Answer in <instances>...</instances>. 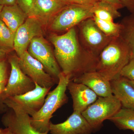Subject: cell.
I'll list each match as a JSON object with an SVG mask.
<instances>
[{"label": "cell", "mask_w": 134, "mask_h": 134, "mask_svg": "<svg viewBox=\"0 0 134 134\" xmlns=\"http://www.w3.org/2000/svg\"><path fill=\"white\" fill-rule=\"evenodd\" d=\"M18 59L22 71L35 83L41 87L51 88L57 84L55 79L46 72L41 63L30 55L28 51L18 57Z\"/></svg>", "instance_id": "cell-10"}, {"label": "cell", "mask_w": 134, "mask_h": 134, "mask_svg": "<svg viewBox=\"0 0 134 134\" xmlns=\"http://www.w3.org/2000/svg\"><path fill=\"white\" fill-rule=\"evenodd\" d=\"M34 0H17L18 4L29 17L32 16Z\"/></svg>", "instance_id": "cell-25"}, {"label": "cell", "mask_w": 134, "mask_h": 134, "mask_svg": "<svg viewBox=\"0 0 134 134\" xmlns=\"http://www.w3.org/2000/svg\"><path fill=\"white\" fill-rule=\"evenodd\" d=\"M7 83L0 82V96L4 91Z\"/></svg>", "instance_id": "cell-33"}, {"label": "cell", "mask_w": 134, "mask_h": 134, "mask_svg": "<svg viewBox=\"0 0 134 134\" xmlns=\"http://www.w3.org/2000/svg\"><path fill=\"white\" fill-rule=\"evenodd\" d=\"M28 52L33 58L41 63L46 72L56 81L58 84L61 70L50 45L43 36L34 38L28 48Z\"/></svg>", "instance_id": "cell-9"}, {"label": "cell", "mask_w": 134, "mask_h": 134, "mask_svg": "<svg viewBox=\"0 0 134 134\" xmlns=\"http://www.w3.org/2000/svg\"><path fill=\"white\" fill-rule=\"evenodd\" d=\"M43 32L41 22L36 18L28 17L15 33L14 50L17 56L23 55L27 51L32 40L36 37L43 36Z\"/></svg>", "instance_id": "cell-11"}, {"label": "cell", "mask_w": 134, "mask_h": 134, "mask_svg": "<svg viewBox=\"0 0 134 134\" xmlns=\"http://www.w3.org/2000/svg\"><path fill=\"white\" fill-rule=\"evenodd\" d=\"M28 17L17 3L3 6L0 14V19L14 33Z\"/></svg>", "instance_id": "cell-18"}, {"label": "cell", "mask_w": 134, "mask_h": 134, "mask_svg": "<svg viewBox=\"0 0 134 134\" xmlns=\"http://www.w3.org/2000/svg\"><path fill=\"white\" fill-rule=\"evenodd\" d=\"M124 7L131 13H134V0H120Z\"/></svg>", "instance_id": "cell-28"}, {"label": "cell", "mask_w": 134, "mask_h": 134, "mask_svg": "<svg viewBox=\"0 0 134 134\" xmlns=\"http://www.w3.org/2000/svg\"><path fill=\"white\" fill-rule=\"evenodd\" d=\"M17 3V0H0V4L3 6H9Z\"/></svg>", "instance_id": "cell-30"}, {"label": "cell", "mask_w": 134, "mask_h": 134, "mask_svg": "<svg viewBox=\"0 0 134 134\" xmlns=\"http://www.w3.org/2000/svg\"><path fill=\"white\" fill-rule=\"evenodd\" d=\"M122 107L121 103L113 95L107 97H98L82 114L93 132H96L103 126L104 121L114 116Z\"/></svg>", "instance_id": "cell-4"}, {"label": "cell", "mask_w": 134, "mask_h": 134, "mask_svg": "<svg viewBox=\"0 0 134 134\" xmlns=\"http://www.w3.org/2000/svg\"><path fill=\"white\" fill-rule=\"evenodd\" d=\"M67 89L73 100L74 111L82 113L97 99L98 96L85 85L70 81Z\"/></svg>", "instance_id": "cell-14"}, {"label": "cell", "mask_w": 134, "mask_h": 134, "mask_svg": "<svg viewBox=\"0 0 134 134\" xmlns=\"http://www.w3.org/2000/svg\"><path fill=\"white\" fill-rule=\"evenodd\" d=\"M99 0H68L70 3L78 4V5H85V6L93 7Z\"/></svg>", "instance_id": "cell-27"}, {"label": "cell", "mask_w": 134, "mask_h": 134, "mask_svg": "<svg viewBox=\"0 0 134 134\" xmlns=\"http://www.w3.org/2000/svg\"><path fill=\"white\" fill-rule=\"evenodd\" d=\"M107 3L115 7L118 10L124 8L120 0H99Z\"/></svg>", "instance_id": "cell-29"}, {"label": "cell", "mask_w": 134, "mask_h": 134, "mask_svg": "<svg viewBox=\"0 0 134 134\" xmlns=\"http://www.w3.org/2000/svg\"><path fill=\"white\" fill-rule=\"evenodd\" d=\"M109 120L114 123L119 129L130 130L134 132V110L122 107Z\"/></svg>", "instance_id": "cell-20"}, {"label": "cell", "mask_w": 134, "mask_h": 134, "mask_svg": "<svg viewBox=\"0 0 134 134\" xmlns=\"http://www.w3.org/2000/svg\"><path fill=\"white\" fill-rule=\"evenodd\" d=\"M51 89L36 84V87L32 90L23 95L8 97L2 103L10 109L22 111L31 117L42 107Z\"/></svg>", "instance_id": "cell-6"}, {"label": "cell", "mask_w": 134, "mask_h": 134, "mask_svg": "<svg viewBox=\"0 0 134 134\" xmlns=\"http://www.w3.org/2000/svg\"><path fill=\"white\" fill-rule=\"evenodd\" d=\"M60 1H62L65 2L69 3L68 2V0H60Z\"/></svg>", "instance_id": "cell-36"}, {"label": "cell", "mask_w": 134, "mask_h": 134, "mask_svg": "<svg viewBox=\"0 0 134 134\" xmlns=\"http://www.w3.org/2000/svg\"><path fill=\"white\" fill-rule=\"evenodd\" d=\"M110 83L113 95L119 100L122 108L134 110V88L128 79L120 75Z\"/></svg>", "instance_id": "cell-17"}, {"label": "cell", "mask_w": 134, "mask_h": 134, "mask_svg": "<svg viewBox=\"0 0 134 134\" xmlns=\"http://www.w3.org/2000/svg\"><path fill=\"white\" fill-rule=\"evenodd\" d=\"M2 108V106L1 105H0V109H1V108Z\"/></svg>", "instance_id": "cell-37"}, {"label": "cell", "mask_w": 134, "mask_h": 134, "mask_svg": "<svg viewBox=\"0 0 134 134\" xmlns=\"http://www.w3.org/2000/svg\"><path fill=\"white\" fill-rule=\"evenodd\" d=\"M59 78L58 85L53 90L48 92L40 110L30 117L32 126L40 133H49L50 119L53 114L68 102L66 92L70 81L69 77L62 72Z\"/></svg>", "instance_id": "cell-3"}, {"label": "cell", "mask_w": 134, "mask_h": 134, "mask_svg": "<svg viewBox=\"0 0 134 134\" xmlns=\"http://www.w3.org/2000/svg\"><path fill=\"white\" fill-rule=\"evenodd\" d=\"M15 35L0 19V48L8 52L14 49Z\"/></svg>", "instance_id": "cell-23"}, {"label": "cell", "mask_w": 134, "mask_h": 134, "mask_svg": "<svg viewBox=\"0 0 134 134\" xmlns=\"http://www.w3.org/2000/svg\"><path fill=\"white\" fill-rule=\"evenodd\" d=\"M130 59L129 49L120 38L112 39L97 58L96 71L111 81L120 76Z\"/></svg>", "instance_id": "cell-2"}, {"label": "cell", "mask_w": 134, "mask_h": 134, "mask_svg": "<svg viewBox=\"0 0 134 134\" xmlns=\"http://www.w3.org/2000/svg\"><path fill=\"white\" fill-rule=\"evenodd\" d=\"M120 24L122 27L120 37L128 47L131 59L134 57V13L125 17Z\"/></svg>", "instance_id": "cell-19"}, {"label": "cell", "mask_w": 134, "mask_h": 134, "mask_svg": "<svg viewBox=\"0 0 134 134\" xmlns=\"http://www.w3.org/2000/svg\"><path fill=\"white\" fill-rule=\"evenodd\" d=\"M93 7L70 3L57 14L51 22L53 31H68L84 20L93 18Z\"/></svg>", "instance_id": "cell-5"}, {"label": "cell", "mask_w": 134, "mask_h": 134, "mask_svg": "<svg viewBox=\"0 0 134 134\" xmlns=\"http://www.w3.org/2000/svg\"><path fill=\"white\" fill-rule=\"evenodd\" d=\"M3 7V5H1L0 4V14H1V12L2 10Z\"/></svg>", "instance_id": "cell-35"}, {"label": "cell", "mask_w": 134, "mask_h": 134, "mask_svg": "<svg viewBox=\"0 0 134 134\" xmlns=\"http://www.w3.org/2000/svg\"><path fill=\"white\" fill-rule=\"evenodd\" d=\"M3 125L14 134H48L36 130L31 123L30 116L19 110L10 109L3 115L1 119Z\"/></svg>", "instance_id": "cell-13"}, {"label": "cell", "mask_w": 134, "mask_h": 134, "mask_svg": "<svg viewBox=\"0 0 134 134\" xmlns=\"http://www.w3.org/2000/svg\"><path fill=\"white\" fill-rule=\"evenodd\" d=\"M50 41L54 56L64 74L70 81L87 72L96 71L97 58L89 52L79 42L75 27L61 35L53 34Z\"/></svg>", "instance_id": "cell-1"}, {"label": "cell", "mask_w": 134, "mask_h": 134, "mask_svg": "<svg viewBox=\"0 0 134 134\" xmlns=\"http://www.w3.org/2000/svg\"><path fill=\"white\" fill-rule=\"evenodd\" d=\"M69 3L60 0H34L32 17L44 24Z\"/></svg>", "instance_id": "cell-15"}, {"label": "cell", "mask_w": 134, "mask_h": 134, "mask_svg": "<svg viewBox=\"0 0 134 134\" xmlns=\"http://www.w3.org/2000/svg\"><path fill=\"white\" fill-rule=\"evenodd\" d=\"M129 82L130 84L134 88V81H130V80H129Z\"/></svg>", "instance_id": "cell-34"}, {"label": "cell", "mask_w": 134, "mask_h": 134, "mask_svg": "<svg viewBox=\"0 0 134 134\" xmlns=\"http://www.w3.org/2000/svg\"><path fill=\"white\" fill-rule=\"evenodd\" d=\"M8 52L7 51L0 48V60L6 59Z\"/></svg>", "instance_id": "cell-32"}, {"label": "cell", "mask_w": 134, "mask_h": 134, "mask_svg": "<svg viewBox=\"0 0 134 134\" xmlns=\"http://www.w3.org/2000/svg\"><path fill=\"white\" fill-rule=\"evenodd\" d=\"M79 25L82 45L89 53L98 58L113 38L106 36L100 30L93 18L84 20Z\"/></svg>", "instance_id": "cell-8"}, {"label": "cell", "mask_w": 134, "mask_h": 134, "mask_svg": "<svg viewBox=\"0 0 134 134\" xmlns=\"http://www.w3.org/2000/svg\"><path fill=\"white\" fill-rule=\"evenodd\" d=\"M93 19L98 28L106 36L112 38L120 37L122 27L120 23L101 20L94 16Z\"/></svg>", "instance_id": "cell-22"}, {"label": "cell", "mask_w": 134, "mask_h": 134, "mask_svg": "<svg viewBox=\"0 0 134 134\" xmlns=\"http://www.w3.org/2000/svg\"><path fill=\"white\" fill-rule=\"evenodd\" d=\"M11 71L7 83L0 96V104L5 99L10 97L23 95L32 90L36 84L29 77L23 72L19 66L18 56L11 55L8 59Z\"/></svg>", "instance_id": "cell-7"}, {"label": "cell", "mask_w": 134, "mask_h": 134, "mask_svg": "<svg viewBox=\"0 0 134 134\" xmlns=\"http://www.w3.org/2000/svg\"><path fill=\"white\" fill-rule=\"evenodd\" d=\"M73 81L88 86L98 97H107L113 95L110 81L96 71L85 73Z\"/></svg>", "instance_id": "cell-16"}, {"label": "cell", "mask_w": 134, "mask_h": 134, "mask_svg": "<svg viewBox=\"0 0 134 134\" xmlns=\"http://www.w3.org/2000/svg\"><path fill=\"white\" fill-rule=\"evenodd\" d=\"M51 134H91L93 129L82 113L74 111L64 122L54 124L50 122Z\"/></svg>", "instance_id": "cell-12"}, {"label": "cell", "mask_w": 134, "mask_h": 134, "mask_svg": "<svg viewBox=\"0 0 134 134\" xmlns=\"http://www.w3.org/2000/svg\"><path fill=\"white\" fill-rule=\"evenodd\" d=\"M93 12L94 16L105 21H114V19L121 16L119 10L115 7L101 1L93 6Z\"/></svg>", "instance_id": "cell-21"}, {"label": "cell", "mask_w": 134, "mask_h": 134, "mask_svg": "<svg viewBox=\"0 0 134 134\" xmlns=\"http://www.w3.org/2000/svg\"><path fill=\"white\" fill-rule=\"evenodd\" d=\"M120 75L130 81H134V57L130 59L122 70Z\"/></svg>", "instance_id": "cell-24"}, {"label": "cell", "mask_w": 134, "mask_h": 134, "mask_svg": "<svg viewBox=\"0 0 134 134\" xmlns=\"http://www.w3.org/2000/svg\"><path fill=\"white\" fill-rule=\"evenodd\" d=\"M0 134H14L8 128H0Z\"/></svg>", "instance_id": "cell-31"}, {"label": "cell", "mask_w": 134, "mask_h": 134, "mask_svg": "<svg viewBox=\"0 0 134 134\" xmlns=\"http://www.w3.org/2000/svg\"><path fill=\"white\" fill-rule=\"evenodd\" d=\"M9 77L8 64L6 59L0 60V82L7 83Z\"/></svg>", "instance_id": "cell-26"}]
</instances>
